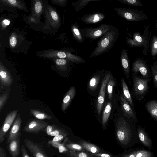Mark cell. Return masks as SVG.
<instances>
[{"mask_svg":"<svg viewBox=\"0 0 157 157\" xmlns=\"http://www.w3.org/2000/svg\"><path fill=\"white\" fill-rule=\"evenodd\" d=\"M80 144L85 150L93 154L100 153L101 152L100 149L98 147L91 143L82 141Z\"/></svg>","mask_w":157,"mask_h":157,"instance_id":"19","label":"cell"},{"mask_svg":"<svg viewBox=\"0 0 157 157\" xmlns=\"http://www.w3.org/2000/svg\"><path fill=\"white\" fill-rule=\"evenodd\" d=\"M58 57L61 59H66V52L63 51H59L57 53Z\"/></svg>","mask_w":157,"mask_h":157,"instance_id":"42","label":"cell"},{"mask_svg":"<svg viewBox=\"0 0 157 157\" xmlns=\"http://www.w3.org/2000/svg\"><path fill=\"white\" fill-rule=\"evenodd\" d=\"M75 89L74 86H72L65 95L62 104L61 108L64 111L68 107L72 100L75 95Z\"/></svg>","mask_w":157,"mask_h":157,"instance_id":"15","label":"cell"},{"mask_svg":"<svg viewBox=\"0 0 157 157\" xmlns=\"http://www.w3.org/2000/svg\"><path fill=\"white\" fill-rule=\"evenodd\" d=\"M68 152V156L70 157H93L92 155L84 152H77L70 150Z\"/></svg>","mask_w":157,"mask_h":157,"instance_id":"29","label":"cell"},{"mask_svg":"<svg viewBox=\"0 0 157 157\" xmlns=\"http://www.w3.org/2000/svg\"><path fill=\"white\" fill-rule=\"evenodd\" d=\"M120 101L122 109L125 115L127 117H131L135 119L136 116L134 113L123 95H121L120 97Z\"/></svg>","mask_w":157,"mask_h":157,"instance_id":"16","label":"cell"},{"mask_svg":"<svg viewBox=\"0 0 157 157\" xmlns=\"http://www.w3.org/2000/svg\"><path fill=\"white\" fill-rule=\"evenodd\" d=\"M117 139L123 145L127 144L130 141L132 133L129 124L123 117L118 119L116 127Z\"/></svg>","mask_w":157,"mask_h":157,"instance_id":"3","label":"cell"},{"mask_svg":"<svg viewBox=\"0 0 157 157\" xmlns=\"http://www.w3.org/2000/svg\"><path fill=\"white\" fill-rule=\"evenodd\" d=\"M30 112L32 115L38 120H50L52 119V117L50 115L39 110L31 109Z\"/></svg>","mask_w":157,"mask_h":157,"instance_id":"22","label":"cell"},{"mask_svg":"<svg viewBox=\"0 0 157 157\" xmlns=\"http://www.w3.org/2000/svg\"><path fill=\"white\" fill-rule=\"evenodd\" d=\"M114 26L112 25L102 24L97 27L80 29L79 30L82 37L84 39L86 38L95 40L102 36Z\"/></svg>","mask_w":157,"mask_h":157,"instance_id":"2","label":"cell"},{"mask_svg":"<svg viewBox=\"0 0 157 157\" xmlns=\"http://www.w3.org/2000/svg\"><path fill=\"white\" fill-rule=\"evenodd\" d=\"M93 155L98 157H113L110 154L106 153H98L94 154Z\"/></svg>","mask_w":157,"mask_h":157,"instance_id":"41","label":"cell"},{"mask_svg":"<svg viewBox=\"0 0 157 157\" xmlns=\"http://www.w3.org/2000/svg\"><path fill=\"white\" fill-rule=\"evenodd\" d=\"M138 133L139 138L143 144L149 148L151 147L152 146L151 140L144 130L139 128Z\"/></svg>","mask_w":157,"mask_h":157,"instance_id":"18","label":"cell"},{"mask_svg":"<svg viewBox=\"0 0 157 157\" xmlns=\"http://www.w3.org/2000/svg\"><path fill=\"white\" fill-rule=\"evenodd\" d=\"M146 107L152 117L157 120V102L151 101L147 103Z\"/></svg>","mask_w":157,"mask_h":157,"instance_id":"20","label":"cell"},{"mask_svg":"<svg viewBox=\"0 0 157 157\" xmlns=\"http://www.w3.org/2000/svg\"><path fill=\"white\" fill-rule=\"evenodd\" d=\"M18 111L14 110L9 113L6 116L0 129V142L2 143L4 140L5 135L13 124L15 120Z\"/></svg>","mask_w":157,"mask_h":157,"instance_id":"6","label":"cell"},{"mask_svg":"<svg viewBox=\"0 0 157 157\" xmlns=\"http://www.w3.org/2000/svg\"><path fill=\"white\" fill-rule=\"evenodd\" d=\"M0 91L10 87L13 82V77L10 73L2 65L0 67Z\"/></svg>","mask_w":157,"mask_h":157,"instance_id":"8","label":"cell"},{"mask_svg":"<svg viewBox=\"0 0 157 157\" xmlns=\"http://www.w3.org/2000/svg\"><path fill=\"white\" fill-rule=\"evenodd\" d=\"M121 83L124 96L131 105L133 106V103L130 94L128 87L123 78L121 79Z\"/></svg>","mask_w":157,"mask_h":157,"instance_id":"23","label":"cell"},{"mask_svg":"<svg viewBox=\"0 0 157 157\" xmlns=\"http://www.w3.org/2000/svg\"><path fill=\"white\" fill-rule=\"evenodd\" d=\"M111 77L110 74L108 73L105 76L102 82L97 101V109L99 115H100L101 112L104 101L106 88L107 83Z\"/></svg>","mask_w":157,"mask_h":157,"instance_id":"7","label":"cell"},{"mask_svg":"<svg viewBox=\"0 0 157 157\" xmlns=\"http://www.w3.org/2000/svg\"><path fill=\"white\" fill-rule=\"evenodd\" d=\"M152 74L154 84L155 86L157 87V66L154 67L153 68Z\"/></svg>","mask_w":157,"mask_h":157,"instance_id":"37","label":"cell"},{"mask_svg":"<svg viewBox=\"0 0 157 157\" xmlns=\"http://www.w3.org/2000/svg\"><path fill=\"white\" fill-rule=\"evenodd\" d=\"M48 124L38 119L29 120L24 127L23 130L26 132L37 133L45 129Z\"/></svg>","mask_w":157,"mask_h":157,"instance_id":"4","label":"cell"},{"mask_svg":"<svg viewBox=\"0 0 157 157\" xmlns=\"http://www.w3.org/2000/svg\"><path fill=\"white\" fill-rule=\"evenodd\" d=\"M0 157H6V154L4 149L0 147Z\"/></svg>","mask_w":157,"mask_h":157,"instance_id":"46","label":"cell"},{"mask_svg":"<svg viewBox=\"0 0 157 157\" xmlns=\"http://www.w3.org/2000/svg\"><path fill=\"white\" fill-rule=\"evenodd\" d=\"M65 139L63 143H57L53 141L52 140L48 141V143L53 147L58 149L60 153H66L69 152L68 150L65 146Z\"/></svg>","mask_w":157,"mask_h":157,"instance_id":"26","label":"cell"},{"mask_svg":"<svg viewBox=\"0 0 157 157\" xmlns=\"http://www.w3.org/2000/svg\"><path fill=\"white\" fill-rule=\"evenodd\" d=\"M67 132L65 131L63 129L55 125L54 129L50 134V136L54 137L60 134L65 133Z\"/></svg>","mask_w":157,"mask_h":157,"instance_id":"33","label":"cell"},{"mask_svg":"<svg viewBox=\"0 0 157 157\" xmlns=\"http://www.w3.org/2000/svg\"><path fill=\"white\" fill-rule=\"evenodd\" d=\"M137 151H134L129 154H124L122 157H135L137 153Z\"/></svg>","mask_w":157,"mask_h":157,"instance_id":"44","label":"cell"},{"mask_svg":"<svg viewBox=\"0 0 157 157\" xmlns=\"http://www.w3.org/2000/svg\"><path fill=\"white\" fill-rule=\"evenodd\" d=\"M119 33V29L114 26L105 33L98 42L96 48L92 52L90 58L98 56L110 50L117 42Z\"/></svg>","mask_w":157,"mask_h":157,"instance_id":"1","label":"cell"},{"mask_svg":"<svg viewBox=\"0 0 157 157\" xmlns=\"http://www.w3.org/2000/svg\"><path fill=\"white\" fill-rule=\"evenodd\" d=\"M135 157H153L152 153L145 150L137 151Z\"/></svg>","mask_w":157,"mask_h":157,"instance_id":"34","label":"cell"},{"mask_svg":"<svg viewBox=\"0 0 157 157\" xmlns=\"http://www.w3.org/2000/svg\"><path fill=\"white\" fill-rule=\"evenodd\" d=\"M3 22L6 25H8L10 23V21L7 19L4 20Z\"/></svg>","mask_w":157,"mask_h":157,"instance_id":"48","label":"cell"},{"mask_svg":"<svg viewBox=\"0 0 157 157\" xmlns=\"http://www.w3.org/2000/svg\"><path fill=\"white\" fill-rule=\"evenodd\" d=\"M68 134L69 133L68 132L60 134L54 136L52 140L54 142L61 143V141L66 137Z\"/></svg>","mask_w":157,"mask_h":157,"instance_id":"36","label":"cell"},{"mask_svg":"<svg viewBox=\"0 0 157 157\" xmlns=\"http://www.w3.org/2000/svg\"><path fill=\"white\" fill-rule=\"evenodd\" d=\"M79 25L76 23L73 24L71 26V30L73 35L76 41L79 43H82L85 41L79 28Z\"/></svg>","mask_w":157,"mask_h":157,"instance_id":"21","label":"cell"},{"mask_svg":"<svg viewBox=\"0 0 157 157\" xmlns=\"http://www.w3.org/2000/svg\"><path fill=\"white\" fill-rule=\"evenodd\" d=\"M17 117L13 124L7 139L6 143L8 144L21 133L20 130L22 120L20 115L18 114Z\"/></svg>","mask_w":157,"mask_h":157,"instance_id":"11","label":"cell"},{"mask_svg":"<svg viewBox=\"0 0 157 157\" xmlns=\"http://www.w3.org/2000/svg\"><path fill=\"white\" fill-rule=\"evenodd\" d=\"M10 45L12 47H14L17 44V40L16 37L13 36L11 37L10 40Z\"/></svg>","mask_w":157,"mask_h":157,"instance_id":"43","label":"cell"},{"mask_svg":"<svg viewBox=\"0 0 157 157\" xmlns=\"http://www.w3.org/2000/svg\"><path fill=\"white\" fill-rule=\"evenodd\" d=\"M25 145H22L21 146V150L23 157H30L27 152Z\"/></svg>","mask_w":157,"mask_h":157,"instance_id":"40","label":"cell"},{"mask_svg":"<svg viewBox=\"0 0 157 157\" xmlns=\"http://www.w3.org/2000/svg\"><path fill=\"white\" fill-rule=\"evenodd\" d=\"M105 15L101 12L86 14L81 17L83 22L86 24H94L101 22L105 18Z\"/></svg>","mask_w":157,"mask_h":157,"instance_id":"12","label":"cell"},{"mask_svg":"<svg viewBox=\"0 0 157 157\" xmlns=\"http://www.w3.org/2000/svg\"><path fill=\"white\" fill-rule=\"evenodd\" d=\"M51 16L52 19L56 21L58 20V16L57 13L55 11H53L51 12Z\"/></svg>","mask_w":157,"mask_h":157,"instance_id":"45","label":"cell"},{"mask_svg":"<svg viewBox=\"0 0 157 157\" xmlns=\"http://www.w3.org/2000/svg\"><path fill=\"white\" fill-rule=\"evenodd\" d=\"M20 135L21 133L8 144V150L12 157H18L19 155V147Z\"/></svg>","mask_w":157,"mask_h":157,"instance_id":"13","label":"cell"},{"mask_svg":"<svg viewBox=\"0 0 157 157\" xmlns=\"http://www.w3.org/2000/svg\"><path fill=\"white\" fill-rule=\"evenodd\" d=\"M55 125H48L45 128V131L48 135L50 136V134L53 131L55 127Z\"/></svg>","mask_w":157,"mask_h":157,"instance_id":"39","label":"cell"},{"mask_svg":"<svg viewBox=\"0 0 157 157\" xmlns=\"http://www.w3.org/2000/svg\"><path fill=\"white\" fill-rule=\"evenodd\" d=\"M121 3L133 6H140V2L136 0H117Z\"/></svg>","mask_w":157,"mask_h":157,"instance_id":"35","label":"cell"},{"mask_svg":"<svg viewBox=\"0 0 157 157\" xmlns=\"http://www.w3.org/2000/svg\"><path fill=\"white\" fill-rule=\"evenodd\" d=\"M111 104L109 102L107 104L104 110L102 117V124L103 126H105L109 117L111 110Z\"/></svg>","mask_w":157,"mask_h":157,"instance_id":"25","label":"cell"},{"mask_svg":"<svg viewBox=\"0 0 157 157\" xmlns=\"http://www.w3.org/2000/svg\"><path fill=\"white\" fill-rule=\"evenodd\" d=\"M99 80V77L95 76L92 78L89 83V87L92 90H94L98 84Z\"/></svg>","mask_w":157,"mask_h":157,"instance_id":"32","label":"cell"},{"mask_svg":"<svg viewBox=\"0 0 157 157\" xmlns=\"http://www.w3.org/2000/svg\"><path fill=\"white\" fill-rule=\"evenodd\" d=\"M65 146L68 150L71 151H83L85 150L80 144L75 143H69L65 144Z\"/></svg>","mask_w":157,"mask_h":157,"instance_id":"28","label":"cell"},{"mask_svg":"<svg viewBox=\"0 0 157 157\" xmlns=\"http://www.w3.org/2000/svg\"><path fill=\"white\" fill-rule=\"evenodd\" d=\"M148 79H142L138 76L133 78V88L136 94L142 95L147 90L148 88Z\"/></svg>","mask_w":157,"mask_h":157,"instance_id":"10","label":"cell"},{"mask_svg":"<svg viewBox=\"0 0 157 157\" xmlns=\"http://www.w3.org/2000/svg\"><path fill=\"white\" fill-rule=\"evenodd\" d=\"M114 10L118 16L129 21H137L143 19V17L140 16L139 12L133 9L115 7Z\"/></svg>","mask_w":157,"mask_h":157,"instance_id":"5","label":"cell"},{"mask_svg":"<svg viewBox=\"0 0 157 157\" xmlns=\"http://www.w3.org/2000/svg\"><path fill=\"white\" fill-rule=\"evenodd\" d=\"M24 144L33 157H48L41 147L30 140L25 139Z\"/></svg>","mask_w":157,"mask_h":157,"instance_id":"9","label":"cell"},{"mask_svg":"<svg viewBox=\"0 0 157 157\" xmlns=\"http://www.w3.org/2000/svg\"><path fill=\"white\" fill-rule=\"evenodd\" d=\"M11 89L10 87L6 89L1 94L0 96V112L2 110L4 106L7 101Z\"/></svg>","mask_w":157,"mask_h":157,"instance_id":"27","label":"cell"},{"mask_svg":"<svg viewBox=\"0 0 157 157\" xmlns=\"http://www.w3.org/2000/svg\"><path fill=\"white\" fill-rule=\"evenodd\" d=\"M120 60L122 67L126 76L128 78L129 76L130 62L127 51L125 49L122 50L120 55Z\"/></svg>","mask_w":157,"mask_h":157,"instance_id":"14","label":"cell"},{"mask_svg":"<svg viewBox=\"0 0 157 157\" xmlns=\"http://www.w3.org/2000/svg\"><path fill=\"white\" fill-rule=\"evenodd\" d=\"M115 85L114 81L113 79H111V78H110L107 84V93L110 100H111L112 98L113 88Z\"/></svg>","mask_w":157,"mask_h":157,"instance_id":"31","label":"cell"},{"mask_svg":"<svg viewBox=\"0 0 157 157\" xmlns=\"http://www.w3.org/2000/svg\"><path fill=\"white\" fill-rule=\"evenodd\" d=\"M67 60L63 59H58L55 61V62L60 68V69L62 71L66 70L67 68Z\"/></svg>","mask_w":157,"mask_h":157,"instance_id":"30","label":"cell"},{"mask_svg":"<svg viewBox=\"0 0 157 157\" xmlns=\"http://www.w3.org/2000/svg\"><path fill=\"white\" fill-rule=\"evenodd\" d=\"M133 70L135 73L140 72L144 78H147L148 76V70L145 64L142 62L137 61L134 63Z\"/></svg>","mask_w":157,"mask_h":157,"instance_id":"17","label":"cell"},{"mask_svg":"<svg viewBox=\"0 0 157 157\" xmlns=\"http://www.w3.org/2000/svg\"><path fill=\"white\" fill-rule=\"evenodd\" d=\"M100 0H79L73 3L75 11H78L87 6L90 2L99 1Z\"/></svg>","mask_w":157,"mask_h":157,"instance_id":"24","label":"cell"},{"mask_svg":"<svg viewBox=\"0 0 157 157\" xmlns=\"http://www.w3.org/2000/svg\"><path fill=\"white\" fill-rule=\"evenodd\" d=\"M42 10L41 3L39 1L37 2L35 5V10L36 12L39 13H40Z\"/></svg>","mask_w":157,"mask_h":157,"instance_id":"38","label":"cell"},{"mask_svg":"<svg viewBox=\"0 0 157 157\" xmlns=\"http://www.w3.org/2000/svg\"><path fill=\"white\" fill-rule=\"evenodd\" d=\"M153 47L155 49H157V40L154 43Z\"/></svg>","mask_w":157,"mask_h":157,"instance_id":"49","label":"cell"},{"mask_svg":"<svg viewBox=\"0 0 157 157\" xmlns=\"http://www.w3.org/2000/svg\"><path fill=\"white\" fill-rule=\"evenodd\" d=\"M135 38V40L138 42H141L143 41V39L142 37L139 35L136 36Z\"/></svg>","mask_w":157,"mask_h":157,"instance_id":"47","label":"cell"}]
</instances>
